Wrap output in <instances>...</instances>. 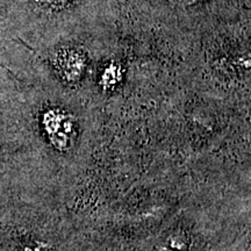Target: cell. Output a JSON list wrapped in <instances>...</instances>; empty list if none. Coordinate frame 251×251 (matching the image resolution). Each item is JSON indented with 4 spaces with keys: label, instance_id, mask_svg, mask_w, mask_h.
<instances>
[{
    "label": "cell",
    "instance_id": "cell-1",
    "mask_svg": "<svg viewBox=\"0 0 251 251\" xmlns=\"http://www.w3.org/2000/svg\"><path fill=\"white\" fill-rule=\"evenodd\" d=\"M43 122H45L46 130L49 135L50 141L56 148H67L69 143V133H71L72 129L69 117L63 113L50 111L45 115Z\"/></svg>",
    "mask_w": 251,
    "mask_h": 251
},
{
    "label": "cell",
    "instance_id": "cell-2",
    "mask_svg": "<svg viewBox=\"0 0 251 251\" xmlns=\"http://www.w3.org/2000/svg\"><path fill=\"white\" fill-rule=\"evenodd\" d=\"M18 251H51V247L43 241L27 240L19 246Z\"/></svg>",
    "mask_w": 251,
    "mask_h": 251
},
{
    "label": "cell",
    "instance_id": "cell-3",
    "mask_svg": "<svg viewBox=\"0 0 251 251\" xmlns=\"http://www.w3.org/2000/svg\"><path fill=\"white\" fill-rule=\"evenodd\" d=\"M171 5L178 6V7H187V6H191L196 4L198 0H168Z\"/></svg>",
    "mask_w": 251,
    "mask_h": 251
},
{
    "label": "cell",
    "instance_id": "cell-4",
    "mask_svg": "<svg viewBox=\"0 0 251 251\" xmlns=\"http://www.w3.org/2000/svg\"><path fill=\"white\" fill-rule=\"evenodd\" d=\"M36 1L42 2V4L51 5V4H54V2H56V1H59V0H36Z\"/></svg>",
    "mask_w": 251,
    "mask_h": 251
}]
</instances>
